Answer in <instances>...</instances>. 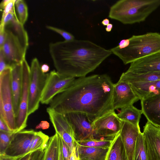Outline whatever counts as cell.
<instances>
[{"label":"cell","instance_id":"1f68e13d","mask_svg":"<svg viewBox=\"0 0 160 160\" xmlns=\"http://www.w3.org/2000/svg\"><path fill=\"white\" fill-rule=\"evenodd\" d=\"M16 0H3L0 3V10L2 14L1 20L3 19L9 12L15 11V2Z\"/></svg>","mask_w":160,"mask_h":160},{"label":"cell","instance_id":"f35d334b","mask_svg":"<svg viewBox=\"0 0 160 160\" xmlns=\"http://www.w3.org/2000/svg\"><path fill=\"white\" fill-rule=\"evenodd\" d=\"M58 137L59 143V155L58 160H64L62 152V143L61 138L59 135Z\"/></svg>","mask_w":160,"mask_h":160},{"label":"cell","instance_id":"d590c367","mask_svg":"<svg viewBox=\"0 0 160 160\" xmlns=\"http://www.w3.org/2000/svg\"><path fill=\"white\" fill-rule=\"evenodd\" d=\"M6 33L4 29V26L2 25H0V48H1L6 38Z\"/></svg>","mask_w":160,"mask_h":160},{"label":"cell","instance_id":"9c48e42d","mask_svg":"<svg viewBox=\"0 0 160 160\" xmlns=\"http://www.w3.org/2000/svg\"><path fill=\"white\" fill-rule=\"evenodd\" d=\"M75 78L62 74L53 70L49 73L41 95L40 102L48 104L58 94L65 90L73 83Z\"/></svg>","mask_w":160,"mask_h":160},{"label":"cell","instance_id":"ffe728a7","mask_svg":"<svg viewBox=\"0 0 160 160\" xmlns=\"http://www.w3.org/2000/svg\"><path fill=\"white\" fill-rule=\"evenodd\" d=\"M110 148L86 147L77 143L76 151L79 160H106Z\"/></svg>","mask_w":160,"mask_h":160},{"label":"cell","instance_id":"6da1fadb","mask_svg":"<svg viewBox=\"0 0 160 160\" xmlns=\"http://www.w3.org/2000/svg\"><path fill=\"white\" fill-rule=\"evenodd\" d=\"M113 87L110 78L106 74L79 78L57 95L49 107L63 114L85 113L94 121L114 111L112 105Z\"/></svg>","mask_w":160,"mask_h":160},{"label":"cell","instance_id":"ba28073f","mask_svg":"<svg viewBox=\"0 0 160 160\" xmlns=\"http://www.w3.org/2000/svg\"><path fill=\"white\" fill-rule=\"evenodd\" d=\"M92 126L95 133L94 139L113 140L120 133L122 121L114 111L94 121Z\"/></svg>","mask_w":160,"mask_h":160},{"label":"cell","instance_id":"836d02e7","mask_svg":"<svg viewBox=\"0 0 160 160\" xmlns=\"http://www.w3.org/2000/svg\"><path fill=\"white\" fill-rule=\"evenodd\" d=\"M61 138L62 143V152L64 160H69L71 152L65 142L61 137Z\"/></svg>","mask_w":160,"mask_h":160},{"label":"cell","instance_id":"f1b7e54d","mask_svg":"<svg viewBox=\"0 0 160 160\" xmlns=\"http://www.w3.org/2000/svg\"><path fill=\"white\" fill-rule=\"evenodd\" d=\"M113 140H90L76 142L77 143L81 146L99 148H110Z\"/></svg>","mask_w":160,"mask_h":160},{"label":"cell","instance_id":"7402d4cb","mask_svg":"<svg viewBox=\"0 0 160 160\" xmlns=\"http://www.w3.org/2000/svg\"><path fill=\"white\" fill-rule=\"evenodd\" d=\"M120 78L129 83L149 82L160 80V72L137 74L127 71Z\"/></svg>","mask_w":160,"mask_h":160},{"label":"cell","instance_id":"603a6c76","mask_svg":"<svg viewBox=\"0 0 160 160\" xmlns=\"http://www.w3.org/2000/svg\"><path fill=\"white\" fill-rule=\"evenodd\" d=\"M142 114L141 110L137 109L132 105L121 109L120 111L117 114L121 120L128 122L140 128L139 122Z\"/></svg>","mask_w":160,"mask_h":160},{"label":"cell","instance_id":"8992f818","mask_svg":"<svg viewBox=\"0 0 160 160\" xmlns=\"http://www.w3.org/2000/svg\"><path fill=\"white\" fill-rule=\"evenodd\" d=\"M11 68H8L0 73V118L13 132L16 130V118L11 87Z\"/></svg>","mask_w":160,"mask_h":160},{"label":"cell","instance_id":"4fadbf2b","mask_svg":"<svg viewBox=\"0 0 160 160\" xmlns=\"http://www.w3.org/2000/svg\"><path fill=\"white\" fill-rule=\"evenodd\" d=\"M142 133L147 160H160V126L148 121Z\"/></svg>","mask_w":160,"mask_h":160},{"label":"cell","instance_id":"e0dca14e","mask_svg":"<svg viewBox=\"0 0 160 160\" xmlns=\"http://www.w3.org/2000/svg\"><path fill=\"white\" fill-rule=\"evenodd\" d=\"M122 121L120 135L129 160H133L137 139L140 131V128L126 121Z\"/></svg>","mask_w":160,"mask_h":160},{"label":"cell","instance_id":"4316f807","mask_svg":"<svg viewBox=\"0 0 160 160\" xmlns=\"http://www.w3.org/2000/svg\"><path fill=\"white\" fill-rule=\"evenodd\" d=\"M133 160H147L143 134L141 132L136 140Z\"/></svg>","mask_w":160,"mask_h":160},{"label":"cell","instance_id":"7a4b0ae2","mask_svg":"<svg viewBox=\"0 0 160 160\" xmlns=\"http://www.w3.org/2000/svg\"><path fill=\"white\" fill-rule=\"evenodd\" d=\"M49 48L56 71L75 78L85 77L112 54L110 49L86 40L52 42Z\"/></svg>","mask_w":160,"mask_h":160},{"label":"cell","instance_id":"83f0119b","mask_svg":"<svg viewBox=\"0 0 160 160\" xmlns=\"http://www.w3.org/2000/svg\"><path fill=\"white\" fill-rule=\"evenodd\" d=\"M15 6L18 14V20L23 25L27 21L28 16L27 4L23 0H16Z\"/></svg>","mask_w":160,"mask_h":160},{"label":"cell","instance_id":"cb8c5ba5","mask_svg":"<svg viewBox=\"0 0 160 160\" xmlns=\"http://www.w3.org/2000/svg\"><path fill=\"white\" fill-rule=\"evenodd\" d=\"M106 160H129L120 133L113 140Z\"/></svg>","mask_w":160,"mask_h":160},{"label":"cell","instance_id":"ab89813d","mask_svg":"<svg viewBox=\"0 0 160 160\" xmlns=\"http://www.w3.org/2000/svg\"><path fill=\"white\" fill-rule=\"evenodd\" d=\"M69 160H79L76 152V147L72 151Z\"/></svg>","mask_w":160,"mask_h":160},{"label":"cell","instance_id":"60d3db41","mask_svg":"<svg viewBox=\"0 0 160 160\" xmlns=\"http://www.w3.org/2000/svg\"><path fill=\"white\" fill-rule=\"evenodd\" d=\"M41 69L42 71L45 73L49 71L50 68L48 64H44L41 66Z\"/></svg>","mask_w":160,"mask_h":160},{"label":"cell","instance_id":"52a82bcc","mask_svg":"<svg viewBox=\"0 0 160 160\" xmlns=\"http://www.w3.org/2000/svg\"><path fill=\"white\" fill-rule=\"evenodd\" d=\"M48 75L49 73H45L42 71L38 59L33 58L30 67L28 116L38 108L42 93Z\"/></svg>","mask_w":160,"mask_h":160},{"label":"cell","instance_id":"ac0fdd59","mask_svg":"<svg viewBox=\"0 0 160 160\" xmlns=\"http://www.w3.org/2000/svg\"><path fill=\"white\" fill-rule=\"evenodd\" d=\"M140 100L142 114L148 121L160 126V93Z\"/></svg>","mask_w":160,"mask_h":160},{"label":"cell","instance_id":"f546056e","mask_svg":"<svg viewBox=\"0 0 160 160\" xmlns=\"http://www.w3.org/2000/svg\"><path fill=\"white\" fill-rule=\"evenodd\" d=\"M46 151V148L35 150L16 158L15 160H44Z\"/></svg>","mask_w":160,"mask_h":160},{"label":"cell","instance_id":"3957f363","mask_svg":"<svg viewBox=\"0 0 160 160\" xmlns=\"http://www.w3.org/2000/svg\"><path fill=\"white\" fill-rule=\"evenodd\" d=\"M160 6V0H120L112 5L108 17L125 24L140 23Z\"/></svg>","mask_w":160,"mask_h":160},{"label":"cell","instance_id":"8fae6325","mask_svg":"<svg viewBox=\"0 0 160 160\" xmlns=\"http://www.w3.org/2000/svg\"><path fill=\"white\" fill-rule=\"evenodd\" d=\"M22 89L18 112L16 118V132L23 130L27 126L29 97L30 67L26 59L21 63Z\"/></svg>","mask_w":160,"mask_h":160},{"label":"cell","instance_id":"30bf717a","mask_svg":"<svg viewBox=\"0 0 160 160\" xmlns=\"http://www.w3.org/2000/svg\"><path fill=\"white\" fill-rule=\"evenodd\" d=\"M70 124L76 142L94 139L93 121L87 114L71 112L64 114Z\"/></svg>","mask_w":160,"mask_h":160},{"label":"cell","instance_id":"44dd1931","mask_svg":"<svg viewBox=\"0 0 160 160\" xmlns=\"http://www.w3.org/2000/svg\"><path fill=\"white\" fill-rule=\"evenodd\" d=\"M129 83L140 100L160 93V80L149 82Z\"/></svg>","mask_w":160,"mask_h":160},{"label":"cell","instance_id":"5b68a950","mask_svg":"<svg viewBox=\"0 0 160 160\" xmlns=\"http://www.w3.org/2000/svg\"><path fill=\"white\" fill-rule=\"evenodd\" d=\"M6 33L2 49L8 66L11 68L25 59L28 37L23 25L15 19L5 25Z\"/></svg>","mask_w":160,"mask_h":160},{"label":"cell","instance_id":"d4e9b609","mask_svg":"<svg viewBox=\"0 0 160 160\" xmlns=\"http://www.w3.org/2000/svg\"><path fill=\"white\" fill-rule=\"evenodd\" d=\"M59 155V137L56 133L49 138L44 160H58Z\"/></svg>","mask_w":160,"mask_h":160},{"label":"cell","instance_id":"d6a6232c","mask_svg":"<svg viewBox=\"0 0 160 160\" xmlns=\"http://www.w3.org/2000/svg\"><path fill=\"white\" fill-rule=\"evenodd\" d=\"M48 29L55 32L60 35L65 41H69L75 39L74 36L71 33L61 29L49 25L46 26Z\"/></svg>","mask_w":160,"mask_h":160},{"label":"cell","instance_id":"484cf974","mask_svg":"<svg viewBox=\"0 0 160 160\" xmlns=\"http://www.w3.org/2000/svg\"><path fill=\"white\" fill-rule=\"evenodd\" d=\"M49 137L41 131L36 132L29 148V152L46 148Z\"/></svg>","mask_w":160,"mask_h":160},{"label":"cell","instance_id":"5bb4252c","mask_svg":"<svg viewBox=\"0 0 160 160\" xmlns=\"http://www.w3.org/2000/svg\"><path fill=\"white\" fill-rule=\"evenodd\" d=\"M139 100L130 84L122 78H120L113 84L112 105L114 110L132 105Z\"/></svg>","mask_w":160,"mask_h":160},{"label":"cell","instance_id":"ee69618b","mask_svg":"<svg viewBox=\"0 0 160 160\" xmlns=\"http://www.w3.org/2000/svg\"><path fill=\"white\" fill-rule=\"evenodd\" d=\"M109 20L108 18L104 19L102 22L101 24L104 26H107L109 23Z\"/></svg>","mask_w":160,"mask_h":160},{"label":"cell","instance_id":"b9f144b4","mask_svg":"<svg viewBox=\"0 0 160 160\" xmlns=\"http://www.w3.org/2000/svg\"><path fill=\"white\" fill-rule=\"evenodd\" d=\"M15 158L9 157L4 155H0V160H15Z\"/></svg>","mask_w":160,"mask_h":160},{"label":"cell","instance_id":"2e32d148","mask_svg":"<svg viewBox=\"0 0 160 160\" xmlns=\"http://www.w3.org/2000/svg\"><path fill=\"white\" fill-rule=\"evenodd\" d=\"M127 71L137 74L160 72V52L133 61Z\"/></svg>","mask_w":160,"mask_h":160},{"label":"cell","instance_id":"7c38bea8","mask_svg":"<svg viewBox=\"0 0 160 160\" xmlns=\"http://www.w3.org/2000/svg\"><path fill=\"white\" fill-rule=\"evenodd\" d=\"M36 132L33 130H22L14 133L4 155L16 158L29 152V148Z\"/></svg>","mask_w":160,"mask_h":160},{"label":"cell","instance_id":"4dcf8cb0","mask_svg":"<svg viewBox=\"0 0 160 160\" xmlns=\"http://www.w3.org/2000/svg\"><path fill=\"white\" fill-rule=\"evenodd\" d=\"M14 133L0 131V155L4 154L10 142Z\"/></svg>","mask_w":160,"mask_h":160},{"label":"cell","instance_id":"277c9868","mask_svg":"<svg viewBox=\"0 0 160 160\" xmlns=\"http://www.w3.org/2000/svg\"><path fill=\"white\" fill-rule=\"evenodd\" d=\"M125 47H116L110 50L118 57L124 64L131 63L139 58L160 52V34L149 32L140 35H133L127 39Z\"/></svg>","mask_w":160,"mask_h":160},{"label":"cell","instance_id":"74e56055","mask_svg":"<svg viewBox=\"0 0 160 160\" xmlns=\"http://www.w3.org/2000/svg\"><path fill=\"white\" fill-rule=\"evenodd\" d=\"M49 123L46 121H42L35 128L36 129H46L49 128Z\"/></svg>","mask_w":160,"mask_h":160},{"label":"cell","instance_id":"9a60e30c","mask_svg":"<svg viewBox=\"0 0 160 160\" xmlns=\"http://www.w3.org/2000/svg\"><path fill=\"white\" fill-rule=\"evenodd\" d=\"M50 119L56 131L68 147L72 152L76 147L73 131L64 114L56 112L50 107L47 109Z\"/></svg>","mask_w":160,"mask_h":160},{"label":"cell","instance_id":"8d00e7d4","mask_svg":"<svg viewBox=\"0 0 160 160\" xmlns=\"http://www.w3.org/2000/svg\"><path fill=\"white\" fill-rule=\"evenodd\" d=\"M0 131L8 132H12L9 129L6 123L1 118H0Z\"/></svg>","mask_w":160,"mask_h":160},{"label":"cell","instance_id":"e575fe53","mask_svg":"<svg viewBox=\"0 0 160 160\" xmlns=\"http://www.w3.org/2000/svg\"><path fill=\"white\" fill-rule=\"evenodd\" d=\"M9 67L6 62L3 52L0 48V73L6 68Z\"/></svg>","mask_w":160,"mask_h":160},{"label":"cell","instance_id":"7bdbcfd3","mask_svg":"<svg viewBox=\"0 0 160 160\" xmlns=\"http://www.w3.org/2000/svg\"><path fill=\"white\" fill-rule=\"evenodd\" d=\"M113 24L112 23H109L107 26V27L105 28V30L107 32H110L111 31L112 28Z\"/></svg>","mask_w":160,"mask_h":160},{"label":"cell","instance_id":"d6986e66","mask_svg":"<svg viewBox=\"0 0 160 160\" xmlns=\"http://www.w3.org/2000/svg\"><path fill=\"white\" fill-rule=\"evenodd\" d=\"M11 87L13 109L16 118L19 110L22 89L21 63L15 65L11 68Z\"/></svg>","mask_w":160,"mask_h":160}]
</instances>
